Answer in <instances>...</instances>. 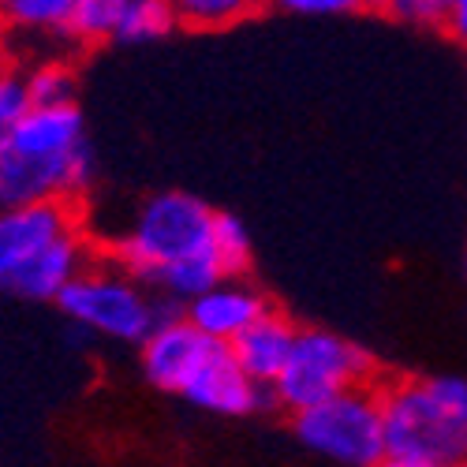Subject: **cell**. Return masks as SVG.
I'll use <instances>...</instances> for the list:
<instances>
[{"label":"cell","instance_id":"cell-1","mask_svg":"<svg viewBox=\"0 0 467 467\" xmlns=\"http://www.w3.org/2000/svg\"><path fill=\"white\" fill-rule=\"evenodd\" d=\"M213 217L217 210L199 194L158 191L135 206L112 240V262L131 269L158 296L187 303L224 277L213 254Z\"/></svg>","mask_w":467,"mask_h":467},{"label":"cell","instance_id":"cell-2","mask_svg":"<svg viewBox=\"0 0 467 467\" xmlns=\"http://www.w3.org/2000/svg\"><path fill=\"white\" fill-rule=\"evenodd\" d=\"M94 183V150L79 105H34L0 158L5 202H75Z\"/></svg>","mask_w":467,"mask_h":467},{"label":"cell","instance_id":"cell-3","mask_svg":"<svg viewBox=\"0 0 467 467\" xmlns=\"http://www.w3.org/2000/svg\"><path fill=\"white\" fill-rule=\"evenodd\" d=\"M389 456L460 467L467 460V381L456 374L404 378L381 389Z\"/></svg>","mask_w":467,"mask_h":467},{"label":"cell","instance_id":"cell-4","mask_svg":"<svg viewBox=\"0 0 467 467\" xmlns=\"http://www.w3.org/2000/svg\"><path fill=\"white\" fill-rule=\"evenodd\" d=\"M57 303L83 333L112 344H142L165 318L158 292L120 262H90Z\"/></svg>","mask_w":467,"mask_h":467},{"label":"cell","instance_id":"cell-5","mask_svg":"<svg viewBox=\"0 0 467 467\" xmlns=\"http://www.w3.org/2000/svg\"><path fill=\"white\" fill-rule=\"evenodd\" d=\"M296 438L340 467H378L389 456L381 393L359 385L296 411Z\"/></svg>","mask_w":467,"mask_h":467},{"label":"cell","instance_id":"cell-6","mask_svg":"<svg viewBox=\"0 0 467 467\" xmlns=\"http://www.w3.org/2000/svg\"><path fill=\"white\" fill-rule=\"evenodd\" d=\"M370 370H374V359L356 340H348L333 329H299L292 359L269 393L296 415L318 400L367 385Z\"/></svg>","mask_w":467,"mask_h":467},{"label":"cell","instance_id":"cell-7","mask_svg":"<svg viewBox=\"0 0 467 467\" xmlns=\"http://www.w3.org/2000/svg\"><path fill=\"white\" fill-rule=\"evenodd\" d=\"M262 393L265 389L240 367L232 344H221V340H210L206 356L180 389V397L191 408L210 415H251L262 408Z\"/></svg>","mask_w":467,"mask_h":467},{"label":"cell","instance_id":"cell-8","mask_svg":"<svg viewBox=\"0 0 467 467\" xmlns=\"http://www.w3.org/2000/svg\"><path fill=\"white\" fill-rule=\"evenodd\" d=\"M71 228H79L71 202H8L0 210V288L19 265L67 236Z\"/></svg>","mask_w":467,"mask_h":467},{"label":"cell","instance_id":"cell-9","mask_svg":"<svg viewBox=\"0 0 467 467\" xmlns=\"http://www.w3.org/2000/svg\"><path fill=\"white\" fill-rule=\"evenodd\" d=\"M265 310H269L265 296L244 277H221L183 303L187 322L202 337L221 340V344H232L240 333H247Z\"/></svg>","mask_w":467,"mask_h":467},{"label":"cell","instance_id":"cell-10","mask_svg":"<svg viewBox=\"0 0 467 467\" xmlns=\"http://www.w3.org/2000/svg\"><path fill=\"white\" fill-rule=\"evenodd\" d=\"M210 337H202L187 322V315H165L158 326L150 329V337L139 344V363H142V378L153 389H165L176 393L183 381L191 378V370L199 367V359L206 356Z\"/></svg>","mask_w":467,"mask_h":467},{"label":"cell","instance_id":"cell-11","mask_svg":"<svg viewBox=\"0 0 467 467\" xmlns=\"http://www.w3.org/2000/svg\"><path fill=\"white\" fill-rule=\"evenodd\" d=\"M90 262L94 258H90V244L83 236V228H71L67 236H60L46 251H37L26 265H19L5 281V292L30 303H57Z\"/></svg>","mask_w":467,"mask_h":467},{"label":"cell","instance_id":"cell-12","mask_svg":"<svg viewBox=\"0 0 467 467\" xmlns=\"http://www.w3.org/2000/svg\"><path fill=\"white\" fill-rule=\"evenodd\" d=\"M299 329L281 315V310L269 306L265 315L232 340V352H236L240 367L262 385V389H274V381L281 378V370L292 359V348H296Z\"/></svg>","mask_w":467,"mask_h":467},{"label":"cell","instance_id":"cell-13","mask_svg":"<svg viewBox=\"0 0 467 467\" xmlns=\"http://www.w3.org/2000/svg\"><path fill=\"white\" fill-rule=\"evenodd\" d=\"M176 26H180L176 0H128L112 42H120V46H150V42H161V37H169Z\"/></svg>","mask_w":467,"mask_h":467},{"label":"cell","instance_id":"cell-14","mask_svg":"<svg viewBox=\"0 0 467 467\" xmlns=\"http://www.w3.org/2000/svg\"><path fill=\"white\" fill-rule=\"evenodd\" d=\"M75 0H8L0 19L19 34H67Z\"/></svg>","mask_w":467,"mask_h":467},{"label":"cell","instance_id":"cell-15","mask_svg":"<svg viewBox=\"0 0 467 467\" xmlns=\"http://www.w3.org/2000/svg\"><path fill=\"white\" fill-rule=\"evenodd\" d=\"M262 5L265 0H176V12H180V26L224 30L258 16Z\"/></svg>","mask_w":467,"mask_h":467},{"label":"cell","instance_id":"cell-16","mask_svg":"<svg viewBox=\"0 0 467 467\" xmlns=\"http://www.w3.org/2000/svg\"><path fill=\"white\" fill-rule=\"evenodd\" d=\"M213 254L224 269V277H244L251 262H254V244L251 232L236 213H221L213 217Z\"/></svg>","mask_w":467,"mask_h":467},{"label":"cell","instance_id":"cell-17","mask_svg":"<svg viewBox=\"0 0 467 467\" xmlns=\"http://www.w3.org/2000/svg\"><path fill=\"white\" fill-rule=\"evenodd\" d=\"M30 109H34V98L26 87V71L5 64L0 67V158H5L8 146L16 142Z\"/></svg>","mask_w":467,"mask_h":467},{"label":"cell","instance_id":"cell-18","mask_svg":"<svg viewBox=\"0 0 467 467\" xmlns=\"http://www.w3.org/2000/svg\"><path fill=\"white\" fill-rule=\"evenodd\" d=\"M124 5H128V0H75L71 23H67V37H75V42H83V46L116 37Z\"/></svg>","mask_w":467,"mask_h":467},{"label":"cell","instance_id":"cell-19","mask_svg":"<svg viewBox=\"0 0 467 467\" xmlns=\"http://www.w3.org/2000/svg\"><path fill=\"white\" fill-rule=\"evenodd\" d=\"M26 87L34 105H71L75 101V71L60 60H42L26 71Z\"/></svg>","mask_w":467,"mask_h":467},{"label":"cell","instance_id":"cell-20","mask_svg":"<svg viewBox=\"0 0 467 467\" xmlns=\"http://www.w3.org/2000/svg\"><path fill=\"white\" fill-rule=\"evenodd\" d=\"M274 5L288 16L303 19H333V16H352L363 8V0H274Z\"/></svg>","mask_w":467,"mask_h":467},{"label":"cell","instance_id":"cell-21","mask_svg":"<svg viewBox=\"0 0 467 467\" xmlns=\"http://www.w3.org/2000/svg\"><path fill=\"white\" fill-rule=\"evenodd\" d=\"M363 5L385 16H397V19H415L419 12V0H363Z\"/></svg>","mask_w":467,"mask_h":467},{"label":"cell","instance_id":"cell-22","mask_svg":"<svg viewBox=\"0 0 467 467\" xmlns=\"http://www.w3.org/2000/svg\"><path fill=\"white\" fill-rule=\"evenodd\" d=\"M445 30L456 37L460 46H467V0H452V8L445 16Z\"/></svg>","mask_w":467,"mask_h":467},{"label":"cell","instance_id":"cell-23","mask_svg":"<svg viewBox=\"0 0 467 467\" xmlns=\"http://www.w3.org/2000/svg\"><path fill=\"white\" fill-rule=\"evenodd\" d=\"M449 8H452V0H419L415 19H419V23H438V26H445Z\"/></svg>","mask_w":467,"mask_h":467},{"label":"cell","instance_id":"cell-24","mask_svg":"<svg viewBox=\"0 0 467 467\" xmlns=\"http://www.w3.org/2000/svg\"><path fill=\"white\" fill-rule=\"evenodd\" d=\"M378 467H438V463H426V460H408V456H385Z\"/></svg>","mask_w":467,"mask_h":467},{"label":"cell","instance_id":"cell-25","mask_svg":"<svg viewBox=\"0 0 467 467\" xmlns=\"http://www.w3.org/2000/svg\"><path fill=\"white\" fill-rule=\"evenodd\" d=\"M5 206H8V202H5V194H0V210H5Z\"/></svg>","mask_w":467,"mask_h":467},{"label":"cell","instance_id":"cell-26","mask_svg":"<svg viewBox=\"0 0 467 467\" xmlns=\"http://www.w3.org/2000/svg\"><path fill=\"white\" fill-rule=\"evenodd\" d=\"M5 5H8V0H0V12H5Z\"/></svg>","mask_w":467,"mask_h":467},{"label":"cell","instance_id":"cell-27","mask_svg":"<svg viewBox=\"0 0 467 467\" xmlns=\"http://www.w3.org/2000/svg\"><path fill=\"white\" fill-rule=\"evenodd\" d=\"M460 467H467V460H463V463H460Z\"/></svg>","mask_w":467,"mask_h":467},{"label":"cell","instance_id":"cell-28","mask_svg":"<svg viewBox=\"0 0 467 467\" xmlns=\"http://www.w3.org/2000/svg\"><path fill=\"white\" fill-rule=\"evenodd\" d=\"M0 67H5V60H0Z\"/></svg>","mask_w":467,"mask_h":467}]
</instances>
